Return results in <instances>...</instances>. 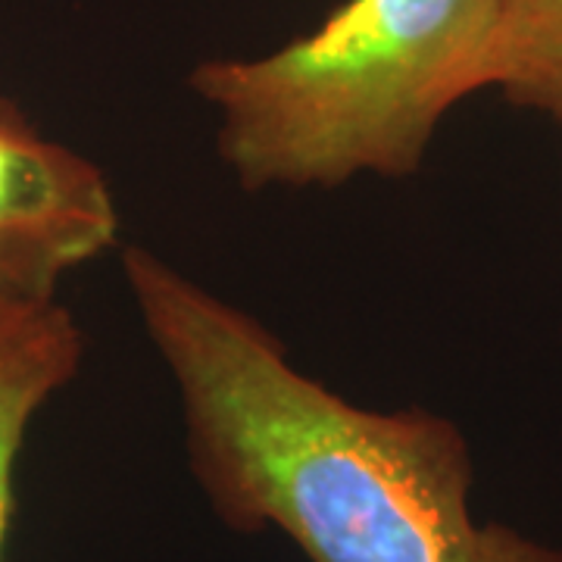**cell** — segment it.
Listing matches in <instances>:
<instances>
[{
	"mask_svg": "<svg viewBox=\"0 0 562 562\" xmlns=\"http://www.w3.org/2000/svg\"><path fill=\"white\" fill-rule=\"evenodd\" d=\"M81 328L57 301L0 297V562L16 513V460L41 406L76 379Z\"/></svg>",
	"mask_w": 562,
	"mask_h": 562,
	"instance_id": "obj_4",
	"label": "cell"
},
{
	"mask_svg": "<svg viewBox=\"0 0 562 562\" xmlns=\"http://www.w3.org/2000/svg\"><path fill=\"white\" fill-rule=\"evenodd\" d=\"M120 238L103 172L41 135L0 94V297L57 301V284Z\"/></svg>",
	"mask_w": 562,
	"mask_h": 562,
	"instance_id": "obj_3",
	"label": "cell"
},
{
	"mask_svg": "<svg viewBox=\"0 0 562 562\" xmlns=\"http://www.w3.org/2000/svg\"><path fill=\"white\" fill-rule=\"evenodd\" d=\"M501 0H344L257 60H206L191 91L247 191L406 179L441 120L484 88Z\"/></svg>",
	"mask_w": 562,
	"mask_h": 562,
	"instance_id": "obj_2",
	"label": "cell"
},
{
	"mask_svg": "<svg viewBox=\"0 0 562 562\" xmlns=\"http://www.w3.org/2000/svg\"><path fill=\"white\" fill-rule=\"evenodd\" d=\"M484 88L562 125V0H501Z\"/></svg>",
	"mask_w": 562,
	"mask_h": 562,
	"instance_id": "obj_5",
	"label": "cell"
},
{
	"mask_svg": "<svg viewBox=\"0 0 562 562\" xmlns=\"http://www.w3.org/2000/svg\"><path fill=\"white\" fill-rule=\"evenodd\" d=\"M122 269L179 391L191 475L232 531L276 528L310 562H562V547L475 519L453 419L344 401L262 322L144 247Z\"/></svg>",
	"mask_w": 562,
	"mask_h": 562,
	"instance_id": "obj_1",
	"label": "cell"
}]
</instances>
